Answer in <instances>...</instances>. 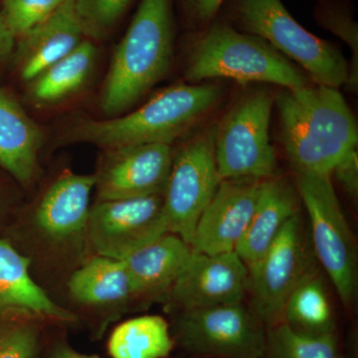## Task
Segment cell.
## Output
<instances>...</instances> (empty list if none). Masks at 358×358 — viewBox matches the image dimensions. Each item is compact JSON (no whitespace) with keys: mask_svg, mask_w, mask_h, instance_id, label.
<instances>
[{"mask_svg":"<svg viewBox=\"0 0 358 358\" xmlns=\"http://www.w3.org/2000/svg\"><path fill=\"white\" fill-rule=\"evenodd\" d=\"M285 152L296 173L331 174L357 148V121L338 89H285L277 100Z\"/></svg>","mask_w":358,"mask_h":358,"instance_id":"1","label":"cell"},{"mask_svg":"<svg viewBox=\"0 0 358 358\" xmlns=\"http://www.w3.org/2000/svg\"><path fill=\"white\" fill-rule=\"evenodd\" d=\"M220 96L217 85H174L134 112L106 120H81L72 127L69 136L105 150L145 143L171 145L203 119Z\"/></svg>","mask_w":358,"mask_h":358,"instance_id":"2","label":"cell"},{"mask_svg":"<svg viewBox=\"0 0 358 358\" xmlns=\"http://www.w3.org/2000/svg\"><path fill=\"white\" fill-rule=\"evenodd\" d=\"M173 40V0H141L110 62L101 99L103 114L122 115L166 76Z\"/></svg>","mask_w":358,"mask_h":358,"instance_id":"3","label":"cell"},{"mask_svg":"<svg viewBox=\"0 0 358 358\" xmlns=\"http://www.w3.org/2000/svg\"><path fill=\"white\" fill-rule=\"evenodd\" d=\"M193 42L185 76L199 83L229 79L240 84L268 83L296 89L310 84L288 58L265 40L239 31L227 21L214 20Z\"/></svg>","mask_w":358,"mask_h":358,"instance_id":"4","label":"cell"},{"mask_svg":"<svg viewBox=\"0 0 358 358\" xmlns=\"http://www.w3.org/2000/svg\"><path fill=\"white\" fill-rule=\"evenodd\" d=\"M229 7V24L265 40L315 84L338 89L348 83V63L341 50L303 28L281 0H231Z\"/></svg>","mask_w":358,"mask_h":358,"instance_id":"5","label":"cell"},{"mask_svg":"<svg viewBox=\"0 0 358 358\" xmlns=\"http://www.w3.org/2000/svg\"><path fill=\"white\" fill-rule=\"evenodd\" d=\"M299 194L310 220L315 256L350 307L357 289V249L331 174L296 173Z\"/></svg>","mask_w":358,"mask_h":358,"instance_id":"6","label":"cell"},{"mask_svg":"<svg viewBox=\"0 0 358 358\" xmlns=\"http://www.w3.org/2000/svg\"><path fill=\"white\" fill-rule=\"evenodd\" d=\"M274 96L257 91L242 98L214 129V154L221 180L273 178L277 166L268 136Z\"/></svg>","mask_w":358,"mask_h":358,"instance_id":"7","label":"cell"},{"mask_svg":"<svg viewBox=\"0 0 358 358\" xmlns=\"http://www.w3.org/2000/svg\"><path fill=\"white\" fill-rule=\"evenodd\" d=\"M173 331L174 339L192 355L217 358L265 357L262 322L242 303L181 310Z\"/></svg>","mask_w":358,"mask_h":358,"instance_id":"8","label":"cell"},{"mask_svg":"<svg viewBox=\"0 0 358 358\" xmlns=\"http://www.w3.org/2000/svg\"><path fill=\"white\" fill-rule=\"evenodd\" d=\"M215 154L214 129L195 136L173 155L164 199L169 233L192 246L200 216L221 183Z\"/></svg>","mask_w":358,"mask_h":358,"instance_id":"9","label":"cell"},{"mask_svg":"<svg viewBox=\"0 0 358 358\" xmlns=\"http://www.w3.org/2000/svg\"><path fill=\"white\" fill-rule=\"evenodd\" d=\"M169 232L162 195L98 200L90 209L87 245L94 255L122 261Z\"/></svg>","mask_w":358,"mask_h":358,"instance_id":"10","label":"cell"},{"mask_svg":"<svg viewBox=\"0 0 358 358\" xmlns=\"http://www.w3.org/2000/svg\"><path fill=\"white\" fill-rule=\"evenodd\" d=\"M303 221L296 213L249 270L253 313L270 327L282 322L289 294L310 272Z\"/></svg>","mask_w":358,"mask_h":358,"instance_id":"11","label":"cell"},{"mask_svg":"<svg viewBox=\"0 0 358 358\" xmlns=\"http://www.w3.org/2000/svg\"><path fill=\"white\" fill-rule=\"evenodd\" d=\"M94 188L95 176L66 171L53 181L33 211L32 228L42 243L84 262L82 256L88 249L87 227Z\"/></svg>","mask_w":358,"mask_h":358,"instance_id":"12","label":"cell"},{"mask_svg":"<svg viewBox=\"0 0 358 358\" xmlns=\"http://www.w3.org/2000/svg\"><path fill=\"white\" fill-rule=\"evenodd\" d=\"M249 289V270L236 252L192 257L167 294L169 306L181 310L242 303Z\"/></svg>","mask_w":358,"mask_h":358,"instance_id":"13","label":"cell"},{"mask_svg":"<svg viewBox=\"0 0 358 358\" xmlns=\"http://www.w3.org/2000/svg\"><path fill=\"white\" fill-rule=\"evenodd\" d=\"M173 155L171 145L145 143L107 150L95 176L98 200L164 195Z\"/></svg>","mask_w":358,"mask_h":358,"instance_id":"14","label":"cell"},{"mask_svg":"<svg viewBox=\"0 0 358 358\" xmlns=\"http://www.w3.org/2000/svg\"><path fill=\"white\" fill-rule=\"evenodd\" d=\"M263 180L227 179L200 216L192 247L205 254L234 252L255 210Z\"/></svg>","mask_w":358,"mask_h":358,"instance_id":"15","label":"cell"},{"mask_svg":"<svg viewBox=\"0 0 358 358\" xmlns=\"http://www.w3.org/2000/svg\"><path fill=\"white\" fill-rule=\"evenodd\" d=\"M73 324L75 313L52 300L30 274V260L0 239V320Z\"/></svg>","mask_w":358,"mask_h":358,"instance_id":"16","label":"cell"},{"mask_svg":"<svg viewBox=\"0 0 358 358\" xmlns=\"http://www.w3.org/2000/svg\"><path fill=\"white\" fill-rule=\"evenodd\" d=\"M192 254L189 244L169 232L122 260L133 286L134 300L167 296Z\"/></svg>","mask_w":358,"mask_h":358,"instance_id":"17","label":"cell"},{"mask_svg":"<svg viewBox=\"0 0 358 358\" xmlns=\"http://www.w3.org/2000/svg\"><path fill=\"white\" fill-rule=\"evenodd\" d=\"M85 30L70 0L41 24L20 37V72L31 82L49 66L74 50L83 40Z\"/></svg>","mask_w":358,"mask_h":358,"instance_id":"18","label":"cell"},{"mask_svg":"<svg viewBox=\"0 0 358 358\" xmlns=\"http://www.w3.org/2000/svg\"><path fill=\"white\" fill-rule=\"evenodd\" d=\"M68 291L73 300L90 310L121 312L134 300L124 261L94 255L70 275Z\"/></svg>","mask_w":358,"mask_h":358,"instance_id":"19","label":"cell"},{"mask_svg":"<svg viewBox=\"0 0 358 358\" xmlns=\"http://www.w3.org/2000/svg\"><path fill=\"white\" fill-rule=\"evenodd\" d=\"M43 134L20 103L0 89V166L18 182L29 185L38 178Z\"/></svg>","mask_w":358,"mask_h":358,"instance_id":"20","label":"cell"},{"mask_svg":"<svg viewBox=\"0 0 358 358\" xmlns=\"http://www.w3.org/2000/svg\"><path fill=\"white\" fill-rule=\"evenodd\" d=\"M296 213L298 201L291 185L274 176L264 179L248 228L235 250L248 268L263 256Z\"/></svg>","mask_w":358,"mask_h":358,"instance_id":"21","label":"cell"},{"mask_svg":"<svg viewBox=\"0 0 358 358\" xmlns=\"http://www.w3.org/2000/svg\"><path fill=\"white\" fill-rule=\"evenodd\" d=\"M96 53L93 43L83 40L74 50L30 82L33 100L41 105H50L72 95L86 82L95 62Z\"/></svg>","mask_w":358,"mask_h":358,"instance_id":"22","label":"cell"},{"mask_svg":"<svg viewBox=\"0 0 358 358\" xmlns=\"http://www.w3.org/2000/svg\"><path fill=\"white\" fill-rule=\"evenodd\" d=\"M173 345L174 339L164 317L143 315L115 327L108 348L112 358H166Z\"/></svg>","mask_w":358,"mask_h":358,"instance_id":"23","label":"cell"},{"mask_svg":"<svg viewBox=\"0 0 358 358\" xmlns=\"http://www.w3.org/2000/svg\"><path fill=\"white\" fill-rule=\"evenodd\" d=\"M282 322L303 333H334L333 310L326 287L313 270L289 294L282 310Z\"/></svg>","mask_w":358,"mask_h":358,"instance_id":"24","label":"cell"},{"mask_svg":"<svg viewBox=\"0 0 358 358\" xmlns=\"http://www.w3.org/2000/svg\"><path fill=\"white\" fill-rule=\"evenodd\" d=\"M267 358H341L334 333L313 334L285 322L271 327L266 336Z\"/></svg>","mask_w":358,"mask_h":358,"instance_id":"25","label":"cell"},{"mask_svg":"<svg viewBox=\"0 0 358 358\" xmlns=\"http://www.w3.org/2000/svg\"><path fill=\"white\" fill-rule=\"evenodd\" d=\"M315 17L324 29L336 35L348 45L352 53L348 63L345 86L352 92L358 88V24L345 2L322 0L315 9Z\"/></svg>","mask_w":358,"mask_h":358,"instance_id":"26","label":"cell"},{"mask_svg":"<svg viewBox=\"0 0 358 358\" xmlns=\"http://www.w3.org/2000/svg\"><path fill=\"white\" fill-rule=\"evenodd\" d=\"M41 322L27 319L0 320V358H37Z\"/></svg>","mask_w":358,"mask_h":358,"instance_id":"27","label":"cell"},{"mask_svg":"<svg viewBox=\"0 0 358 358\" xmlns=\"http://www.w3.org/2000/svg\"><path fill=\"white\" fill-rule=\"evenodd\" d=\"M65 0H3L1 15L15 38L41 24Z\"/></svg>","mask_w":358,"mask_h":358,"instance_id":"28","label":"cell"},{"mask_svg":"<svg viewBox=\"0 0 358 358\" xmlns=\"http://www.w3.org/2000/svg\"><path fill=\"white\" fill-rule=\"evenodd\" d=\"M85 33L106 34L126 13L133 0H70Z\"/></svg>","mask_w":358,"mask_h":358,"instance_id":"29","label":"cell"},{"mask_svg":"<svg viewBox=\"0 0 358 358\" xmlns=\"http://www.w3.org/2000/svg\"><path fill=\"white\" fill-rule=\"evenodd\" d=\"M336 181L353 199L358 196V152L353 148L343 157L331 171Z\"/></svg>","mask_w":358,"mask_h":358,"instance_id":"30","label":"cell"},{"mask_svg":"<svg viewBox=\"0 0 358 358\" xmlns=\"http://www.w3.org/2000/svg\"><path fill=\"white\" fill-rule=\"evenodd\" d=\"M224 2L225 0H180L187 20L201 28L216 20Z\"/></svg>","mask_w":358,"mask_h":358,"instance_id":"31","label":"cell"},{"mask_svg":"<svg viewBox=\"0 0 358 358\" xmlns=\"http://www.w3.org/2000/svg\"><path fill=\"white\" fill-rule=\"evenodd\" d=\"M15 37L7 26L3 16L0 13V57L13 50Z\"/></svg>","mask_w":358,"mask_h":358,"instance_id":"32","label":"cell"},{"mask_svg":"<svg viewBox=\"0 0 358 358\" xmlns=\"http://www.w3.org/2000/svg\"><path fill=\"white\" fill-rule=\"evenodd\" d=\"M50 358H100L96 355H84L73 350L67 345H60L56 346L55 350L52 352Z\"/></svg>","mask_w":358,"mask_h":358,"instance_id":"33","label":"cell"}]
</instances>
